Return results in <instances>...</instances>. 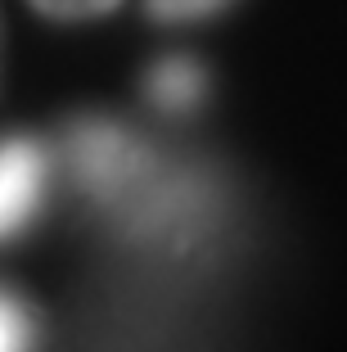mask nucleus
Listing matches in <instances>:
<instances>
[{
    "label": "nucleus",
    "instance_id": "f03ea898",
    "mask_svg": "<svg viewBox=\"0 0 347 352\" xmlns=\"http://www.w3.org/2000/svg\"><path fill=\"white\" fill-rule=\"evenodd\" d=\"M77 158H82L86 181H95L100 190H122L140 172V154H135L131 135L109 131V126H91L77 140Z\"/></svg>",
    "mask_w": 347,
    "mask_h": 352
},
{
    "label": "nucleus",
    "instance_id": "7ed1b4c3",
    "mask_svg": "<svg viewBox=\"0 0 347 352\" xmlns=\"http://www.w3.org/2000/svg\"><path fill=\"white\" fill-rule=\"evenodd\" d=\"M203 91H208V73L203 63L194 59H163L153 63L149 73V100L167 113H190L203 104Z\"/></svg>",
    "mask_w": 347,
    "mask_h": 352
},
{
    "label": "nucleus",
    "instance_id": "20e7f679",
    "mask_svg": "<svg viewBox=\"0 0 347 352\" xmlns=\"http://www.w3.org/2000/svg\"><path fill=\"white\" fill-rule=\"evenodd\" d=\"M225 5H235V0H144L149 19L158 23H199V19L221 14Z\"/></svg>",
    "mask_w": 347,
    "mask_h": 352
},
{
    "label": "nucleus",
    "instance_id": "39448f33",
    "mask_svg": "<svg viewBox=\"0 0 347 352\" xmlns=\"http://www.w3.org/2000/svg\"><path fill=\"white\" fill-rule=\"evenodd\" d=\"M32 316L14 294H0V352H27Z\"/></svg>",
    "mask_w": 347,
    "mask_h": 352
},
{
    "label": "nucleus",
    "instance_id": "0eeeda50",
    "mask_svg": "<svg viewBox=\"0 0 347 352\" xmlns=\"http://www.w3.org/2000/svg\"><path fill=\"white\" fill-rule=\"evenodd\" d=\"M0 68H5V10H0Z\"/></svg>",
    "mask_w": 347,
    "mask_h": 352
},
{
    "label": "nucleus",
    "instance_id": "f257e3e1",
    "mask_svg": "<svg viewBox=\"0 0 347 352\" xmlns=\"http://www.w3.org/2000/svg\"><path fill=\"white\" fill-rule=\"evenodd\" d=\"M45 195V149L27 135L0 140V239L32 221Z\"/></svg>",
    "mask_w": 347,
    "mask_h": 352
},
{
    "label": "nucleus",
    "instance_id": "423d86ee",
    "mask_svg": "<svg viewBox=\"0 0 347 352\" xmlns=\"http://www.w3.org/2000/svg\"><path fill=\"white\" fill-rule=\"evenodd\" d=\"M36 14L45 19H59V23H82V19H100V14L117 10L122 0H27Z\"/></svg>",
    "mask_w": 347,
    "mask_h": 352
}]
</instances>
